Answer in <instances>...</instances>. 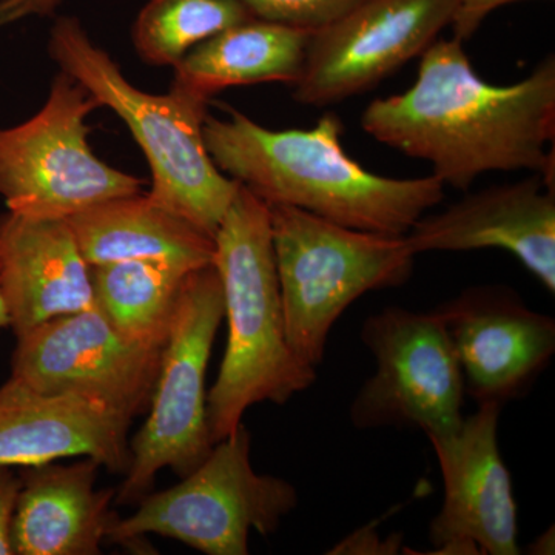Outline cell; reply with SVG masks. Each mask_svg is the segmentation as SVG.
Returning a JSON list of instances; mask_svg holds the SVG:
<instances>
[{"label": "cell", "mask_w": 555, "mask_h": 555, "mask_svg": "<svg viewBox=\"0 0 555 555\" xmlns=\"http://www.w3.org/2000/svg\"><path fill=\"white\" fill-rule=\"evenodd\" d=\"M361 127L375 141L427 160L444 185L467 190L488 171L539 173L554 190L555 57L494 86L477 75L463 42L437 39L404 93L372 101Z\"/></svg>", "instance_id": "6da1fadb"}, {"label": "cell", "mask_w": 555, "mask_h": 555, "mask_svg": "<svg viewBox=\"0 0 555 555\" xmlns=\"http://www.w3.org/2000/svg\"><path fill=\"white\" fill-rule=\"evenodd\" d=\"M225 112L229 118L204 120L208 155L268 206L297 207L343 228L404 236L444 199V184L434 175L387 178L350 158L337 113H326L310 129L270 130L236 109Z\"/></svg>", "instance_id": "7a4b0ae2"}, {"label": "cell", "mask_w": 555, "mask_h": 555, "mask_svg": "<svg viewBox=\"0 0 555 555\" xmlns=\"http://www.w3.org/2000/svg\"><path fill=\"white\" fill-rule=\"evenodd\" d=\"M214 266L224 292L228 347L207 393L214 444L232 436L248 408L287 403L315 383L287 341L269 206L240 185L215 233Z\"/></svg>", "instance_id": "3957f363"}, {"label": "cell", "mask_w": 555, "mask_h": 555, "mask_svg": "<svg viewBox=\"0 0 555 555\" xmlns=\"http://www.w3.org/2000/svg\"><path fill=\"white\" fill-rule=\"evenodd\" d=\"M49 53L60 72L126 124L147 159L150 198L214 238L240 184L208 155L203 133L208 102L173 87L167 94L138 89L75 16L54 21Z\"/></svg>", "instance_id": "277c9868"}, {"label": "cell", "mask_w": 555, "mask_h": 555, "mask_svg": "<svg viewBox=\"0 0 555 555\" xmlns=\"http://www.w3.org/2000/svg\"><path fill=\"white\" fill-rule=\"evenodd\" d=\"M270 233L288 345L321 366L328 334L367 292L403 286L416 255L404 236L343 228L291 206H269Z\"/></svg>", "instance_id": "5b68a950"}, {"label": "cell", "mask_w": 555, "mask_h": 555, "mask_svg": "<svg viewBox=\"0 0 555 555\" xmlns=\"http://www.w3.org/2000/svg\"><path fill=\"white\" fill-rule=\"evenodd\" d=\"M250 451V433L241 425L178 485L150 492L131 516H118L108 542L141 550L139 542L152 534L207 555H247L251 531L273 534L298 506L295 486L258 474Z\"/></svg>", "instance_id": "8992f818"}, {"label": "cell", "mask_w": 555, "mask_h": 555, "mask_svg": "<svg viewBox=\"0 0 555 555\" xmlns=\"http://www.w3.org/2000/svg\"><path fill=\"white\" fill-rule=\"evenodd\" d=\"M224 320V292L214 264L188 273L144 426L130 441L131 462L116 491L118 505L152 492L159 470L189 476L214 448L207 423L206 378L211 347Z\"/></svg>", "instance_id": "52a82bcc"}, {"label": "cell", "mask_w": 555, "mask_h": 555, "mask_svg": "<svg viewBox=\"0 0 555 555\" xmlns=\"http://www.w3.org/2000/svg\"><path fill=\"white\" fill-rule=\"evenodd\" d=\"M100 104L60 72L33 118L0 129V198L10 214L68 219L94 204L142 192L144 181L98 158L87 118Z\"/></svg>", "instance_id": "ba28073f"}, {"label": "cell", "mask_w": 555, "mask_h": 555, "mask_svg": "<svg viewBox=\"0 0 555 555\" xmlns=\"http://www.w3.org/2000/svg\"><path fill=\"white\" fill-rule=\"evenodd\" d=\"M361 339L377 371L350 404L357 429L414 427L427 437L459 429L465 418V379L436 310L386 308L364 321Z\"/></svg>", "instance_id": "9c48e42d"}, {"label": "cell", "mask_w": 555, "mask_h": 555, "mask_svg": "<svg viewBox=\"0 0 555 555\" xmlns=\"http://www.w3.org/2000/svg\"><path fill=\"white\" fill-rule=\"evenodd\" d=\"M455 0H364L310 36L295 101L327 107L366 93L451 27Z\"/></svg>", "instance_id": "30bf717a"}, {"label": "cell", "mask_w": 555, "mask_h": 555, "mask_svg": "<svg viewBox=\"0 0 555 555\" xmlns=\"http://www.w3.org/2000/svg\"><path fill=\"white\" fill-rule=\"evenodd\" d=\"M160 350L124 338L94 306L17 337L11 377L43 392L93 398L134 418L152 401Z\"/></svg>", "instance_id": "8fae6325"}, {"label": "cell", "mask_w": 555, "mask_h": 555, "mask_svg": "<svg viewBox=\"0 0 555 555\" xmlns=\"http://www.w3.org/2000/svg\"><path fill=\"white\" fill-rule=\"evenodd\" d=\"M502 406L478 404L459 429L429 437L444 481V502L429 526L436 554L517 555V505L499 448Z\"/></svg>", "instance_id": "7c38bea8"}, {"label": "cell", "mask_w": 555, "mask_h": 555, "mask_svg": "<svg viewBox=\"0 0 555 555\" xmlns=\"http://www.w3.org/2000/svg\"><path fill=\"white\" fill-rule=\"evenodd\" d=\"M436 312L478 404L525 397L554 357V318L529 309L514 288H465Z\"/></svg>", "instance_id": "4fadbf2b"}, {"label": "cell", "mask_w": 555, "mask_h": 555, "mask_svg": "<svg viewBox=\"0 0 555 555\" xmlns=\"http://www.w3.org/2000/svg\"><path fill=\"white\" fill-rule=\"evenodd\" d=\"M404 240L415 255L502 248L547 292H555V190L539 173L469 193L440 214L423 215Z\"/></svg>", "instance_id": "5bb4252c"}, {"label": "cell", "mask_w": 555, "mask_h": 555, "mask_svg": "<svg viewBox=\"0 0 555 555\" xmlns=\"http://www.w3.org/2000/svg\"><path fill=\"white\" fill-rule=\"evenodd\" d=\"M131 416L78 393L43 392L11 377L0 386V466L87 456L126 476Z\"/></svg>", "instance_id": "9a60e30c"}, {"label": "cell", "mask_w": 555, "mask_h": 555, "mask_svg": "<svg viewBox=\"0 0 555 555\" xmlns=\"http://www.w3.org/2000/svg\"><path fill=\"white\" fill-rule=\"evenodd\" d=\"M0 297L16 337L94 308L91 268L67 219L0 217Z\"/></svg>", "instance_id": "2e32d148"}, {"label": "cell", "mask_w": 555, "mask_h": 555, "mask_svg": "<svg viewBox=\"0 0 555 555\" xmlns=\"http://www.w3.org/2000/svg\"><path fill=\"white\" fill-rule=\"evenodd\" d=\"M100 463L50 462L22 474L13 520L16 555H98L109 526L116 489H96Z\"/></svg>", "instance_id": "e0dca14e"}, {"label": "cell", "mask_w": 555, "mask_h": 555, "mask_svg": "<svg viewBox=\"0 0 555 555\" xmlns=\"http://www.w3.org/2000/svg\"><path fill=\"white\" fill-rule=\"evenodd\" d=\"M67 222L90 268L130 259H156L190 272L214 264L215 240L149 193L102 201Z\"/></svg>", "instance_id": "ac0fdd59"}, {"label": "cell", "mask_w": 555, "mask_h": 555, "mask_svg": "<svg viewBox=\"0 0 555 555\" xmlns=\"http://www.w3.org/2000/svg\"><path fill=\"white\" fill-rule=\"evenodd\" d=\"M310 36L312 31L302 28L251 17L190 50L175 65L171 87L208 102L230 87L294 86L305 65Z\"/></svg>", "instance_id": "d6986e66"}, {"label": "cell", "mask_w": 555, "mask_h": 555, "mask_svg": "<svg viewBox=\"0 0 555 555\" xmlns=\"http://www.w3.org/2000/svg\"><path fill=\"white\" fill-rule=\"evenodd\" d=\"M188 273L156 259L91 266L94 306L124 338L163 349Z\"/></svg>", "instance_id": "ffe728a7"}, {"label": "cell", "mask_w": 555, "mask_h": 555, "mask_svg": "<svg viewBox=\"0 0 555 555\" xmlns=\"http://www.w3.org/2000/svg\"><path fill=\"white\" fill-rule=\"evenodd\" d=\"M241 0H147L131 27V42L152 67H175L190 50L251 20Z\"/></svg>", "instance_id": "44dd1931"}, {"label": "cell", "mask_w": 555, "mask_h": 555, "mask_svg": "<svg viewBox=\"0 0 555 555\" xmlns=\"http://www.w3.org/2000/svg\"><path fill=\"white\" fill-rule=\"evenodd\" d=\"M257 20L315 33L364 0H241Z\"/></svg>", "instance_id": "7402d4cb"}, {"label": "cell", "mask_w": 555, "mask_h": 555, "mask_svg": "<svg viewBox=\"0 0 555 555\" xmlns=\"http://www.w3.org/2000/svg\"><path fill=\"white\" fill-rule=\"evenodd\" d=\"M520 0H455L454 17H452V38L465 43L473 38L489 14L496 9Z\"/></svg>", "instance_id": "603a6c76"}, {"label": "cell", "mask_w": 555, "mask_h": 555, "mask_svg": "<svg viewBox=\"0 0 555 555\" xmlns=\"http://www.w3.org/2000/svg\"><path fill=\"white\" fill-rule=\"evenodd\" d=\"M22 478L11 466H0V555H14L13 520Z\"/></svg>", "instance_id": "cb8c5ba5"}, {"label": "cell", "mask_w": 555, "mask_h": 555, "mask_svg": "<svg viewBox=\"0 0 555 555\" xmlns=\"http://www.w3.org/2000/svg\"><path fill=\"white\" fill-rule=\"evenodd\" d=\"M400 547V535L390 537L383 542L382 537L374 531V526H369L347 537L331 551V554H397Z\"/></svg>", "instance_id": "d4e9b609"}, {"label": "cell", "mask_w": 555, "mask_h": 555, "mask_svg": "<svg viewBox=\"0 0 555 555\" xmlns=\"http://www.w3.org/2000/svg\"><path fill=\"white\" fill-rule=\"evenodd\" d=\"M47 11H49V0H3L0 2V27L31 14L46 16Z\"/></svg>", "instance_id": "484cf974"}, {"label": "cell", "mask_w": 555, "mask_h": 555, "mask_svg": "<svg viewBox=\"0 0 555 555\" xmlns=\"http://www.w3.org/2000/svg\"><path fill=\"white\" fill-rule=\"evenodd\" d=\"M554 526H551V529H547L545 534L537 537L534 542L531 543L528 547L529 554H554Z\"/></svg>", "instance_id": "4316f807"}, {"label": "cell", "mask_w": 555, "mask_h": 555, "mask_svg": "<svg viewBox=\"0 0 555 555\" xmlns=\"http://www.w3.org/2000/svg\"><path fill=\"white\" fill-rule=\"evenodd\" d=\"M9 315H7L5 306L0 297V327H9Z\"/></svg>", "instance_id": "83f0119b"}]
</instances>
